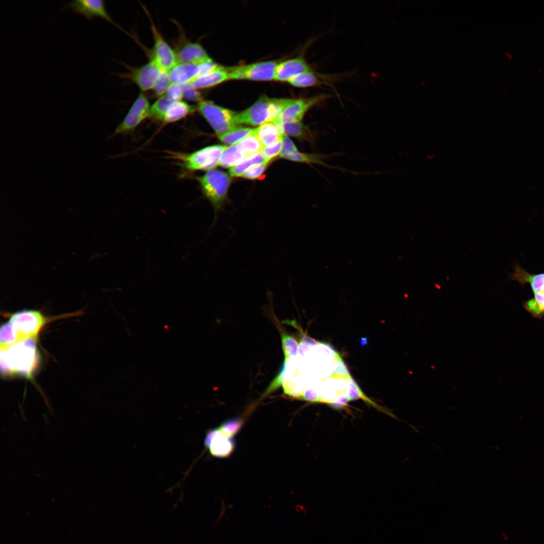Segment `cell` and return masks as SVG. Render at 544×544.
<instances>
[{
  "mask_svg": "<svg viewBox=\"0 0 544 544\" xmlns=\"http://www.w3.org/2000/svg\"><path fill=\"white\" fill-rule=\"evenodd\" d=\"M47 322L37 310H25L13 313L1 329V349L19 342L34 338Z\"/></svg>",
  "mask_w": 544,
  "mask_h": 544,
  "instance_id": "obj_1",
  "label": "cell"
},
{
  "mask_svg": "<svg viewBox=\"0 0 544 544\" xmlns=\"http://www.w3.org/2000/svg\"><path fill=\"white\" fill-rule=\"evenodd\" d=\"M35 339H28L1 349V370L4 374L32 375L37 362Z\"/></svg>",
  "mask_w": 544,
  "mask_h": 544,
  "instance_id": "obj_2",
  "label": "cell"
},
{
  "mask_svg": "<svg viewBox=\"0 0 544 544\" xmlns=\"http://www.w3.org/2000/svg\"><path fill=\"white\" fill-rule=\"evenodd\" d=\"M293 99L262 96L249 108L238 113L237 123L260 125L271 122L281 114Z\"/></svg>",
  "mask_w": 544,
  "mask_h": 544,
  "instance_id": "obj_3",
  "label": "cell"
},
{
  "mask_svg": "<svg viewBox=\"0 0 544 544\" xmlns=\"http://www.w3.org/2000/svg\"><path fill=\"white\" fill-rule=\"evenodd\" d=\"M231 177L223 171L212 169L196 177L203 194L215 210L212 226L216 222L219 212L223 210L227 201L228 191L232 181Z\"/></svg>",
  "mask_w": 544,
  "mask_h": 544,
  "instance_id": "obj_4",
  "label": "cell"
},
{
  "mask_svg": "<svg viewBox=\"0 0 544 544\" xmlns=\"http://www.w3.org/2000/svg\"><path fill=\"white\" fill-rule=\"evenodd\" d=\"M227 146L212 145L191 153L169 151L168 157L177 162L182 169L189 172L214 169L218 164L223 152Z\"/></svg>",
  "mask_w": 544,
  "mask_h": 544,
  "instance_id": "obj_5",
  "label": "cell"
},
{
  "mask_svg": "<svg viewBox=\"0 0 544 544\" xmlns=\"http://www.w3.org/2000/svg\"><path fill=\"white\" fill-rule=\"evenodd\" d=\"M197 109L218 135L238 126L237 122L238 113L235 111L205 100L198 103Z\"/></svg>",
  "mask_w": 544,
  "mask_h": 544,
  "instance_id": "obj_6",
  "label": "cell"
},
{
  "mask_svg": "<svg viewBox=\"0 0 544 544\" xmlns=\"http://www.w3.org/2000/svg\"><path fill=\"white\" fill-rule=\"evenodd\" d=\"M330 95L320 94L312 97L294 99L293 101L273 122L282 125L301 121L305 114L311 108L324 103ZM272 122V121H271Z\"/></svg>",
  "mask_w": 544,
  "mask_h": 544,
  "instance_id": "obj_7",
  "label": "cell"
},
{
  "mask_svg": "<svg viewBox=\"0 0 544 544\" xmlns=\"http://www.w3.org/2000/svg\"><path fill=\"white\" fill-rule=\"evenodd\" d=\"M144 9L150 22L151 30L154 40L151 58L153 59L162 71L168 72L177 64L175 50L168 44L157 28L148 11L145 8Z\"/></svg>",
  "mask_w": 544,
  "mask_h": 544,
  "instance_id": "obj_8",
  "label": "cell"
},
{
  "mask_svg": "<svg viewBox=\"0 0 544 544\" xmlns=\"http://www.w3.org/2000/svg\"><path fill=\"white\" fill-rule=\"evenodd\" d=\"M150 107L148 98L144 92H141L122 121L115 129L112 135L134 130L145 119L150 117Z\"/></svg>",
  "mask_w": 544,
  "mask_h": 544,
  "instance_id": "obj_9",
  "label": "cell"
},
{
  "mask_svg": "<svg viewBox=\"0 0 544 544\" xmlns=\"http://www.w3.org/2000/svg\"><path fill=\"white\" fill-rule=\"evenodd\" d=\"M219 64L211 58L199 63L177 64L168 72L171 83L182 85L216 69Z\"/></svg>",
  "mask_w": 544,
  "mask_h": 544,
  "instance_id": "obj_10",
  "label": "cell"
},
{
  "mask_svg": "<svg viewBox=\"0 0 544 544\" xmlns=\"http://www.w3.org/2000/svg\"><path fill=\"white\" fill-rule=\"evenodd\" d=\"M128 78L135 83L142 92L152 90L162 71L150 58L146 64L138 67H128Z\"/></svg>",
  "mask_w": 544,
  "mask_h": 544,
  "instance_id": "obj_11",
  "label": "cell"
},
{
  "mask_svg": "<svg viewBox=\"0 0 544 544\" xmlns=\"http://www.w3.org/2000/svg\"><path fill=\"white\" fill-rule=\"evenodd\" d=\"M174 50L177 64L199 63L210 58L200 44L190 41L182 34Z\"/></svg>",
  "mask_w": 544,
  "mask_h": 544,
  "instance_id": "obj_12",
  "label": "cell"
},
{
  "mask_svg": "<svg viewBox=\"0 0 544 544\" xmlns=\"http://www.w3.org/2000/svg\"><path fill=\"white\" fill-rule=\"evenodd\" d=\"M66 7L89 21L96 17L101 18L122 30L109 16L102 0H75L69 3Z\"/></svg>",
  "mask_w": 544,
  "mask_h": 544,
  "instance_id": "obj_13",
  "label": "cell"
},
{
  "mask_svg": "<svg viewBox=\"0 0 544 544\" xmlns=\"http://www.w3.org/2000/svg\"><path fill=\"white\" fill-rule=\"evenodd\" d=\"M204 445L212 456L221 458L229 456L235 447L232 438L225 435L218 428L207 432Z\"/></svg>",
  "mask_w": 544,
  "mask_h": 544,
  "instance_id": "obj_14",
  "label": "cell"
},
{
  "mask_svg": "<svg viewBox=\"0 0 544 544\" xmlns=\"http://www.w3.org/2000/svg\"><path fill=\"white\" fill-rule=\"evenodd\" d=\"M278 64L276 61H261L238 66L237 71L241 80L270 81L275 80Z\"/></svg>",
  "mask_w": 544,
  "mask_h": 544,
  "instance_id": "obj_15",
  "label": "cell"
},
{
  "mask_svg": "<svg viewBox=\"0 0 544 544\" xmlns=\"http://www.w3.org/2000/svg\"><path fill=\"white\" fill-rule=\"evenodd\" d=\"M312 70H313L302 56L296 57L278 64L275 80L289 82L297 76Z\"/></svg>",
  "mask_w": 544,
  "mask_h": 544,
  "instance_id": "obj_16",
  "label": "cell"
},
{
  "mask_svg": "<svg viewBox=\"0 0 544 544\" xmlns=\"http://www.w3.org/2000/svg\"><path fill=\"white\" fill-rule=\"evenodd\" d=\"M337 77L335 75L324 74L312 70L297 76L288 82L291 85L299 88L319 87L325 86L331 87L335 90L332 83Z\"/></svg>",
  "mask_w": 544,
  "mask_h": 544,
  "instance_id": "obj_17",
  "label": "cell"
},
{
  "mask_svg": "<svg viewBox=\"0 0 544 544\" xmlns=\"http://www.w3.org/2000/svg\"><path fill=\"white\" fill-rule=\"evenodd\" d=\"M229 80L228 69L218 65L216 69L195 79L190 83L195 89H203Z\"/></svg>",
  "mask_w": 544,
  "mask_h": 544,
  "instance_id": "obj_18",
  "label": "cell"
},
{
  "mask_svg": "<svg viewBox=\"0 0 544 544\" xmlns=\"http://www.w3.org/2000/svg\"><path fill=\"white\" fill-rule=\"evenodd\" d=\"M253 133L263 147L273 145L283 140L284 135L282 126L274 122L265 123L254 128Z\"/></svg>",
  "mask_w": 544,
  "mask_h": 544,
  "instance_id": "obj_19",
  "label": "cell"
},
{
  "mask_svg": "<svg viewBox=\"0 0 544 544\" xmlns=\"http://www.w3.org/2000/svg\"><path fill=\"white\" fill-rule=\"evenodd\" d=\"M338 155H339V154L336 153L331 154L305 153L300 152L298 150L297 152L285 156L283 158L294 162L304 163L310 164H316L330 169L331 168L333 169H337L343 172H346L347 170L346 169H344L342 168L337 166H331L325 162L326 160L330 158L331 157Z\"/></svg>",
  "mask_w": 544,
  "mask_h": 544,
  "instance_id": "obj_20",
  "label": "cell"
},
{
  "mask_svg": "<svg viewBox=\"0 0 544 544\" xmlns=\"http://www.w3.org/2000/svg\"><path fill=\"white\" fill-rule=\"evenodd\" d=\"M281 125L284 135L293 137L314 146L317 133L301 121L288 123Z\"/></svg>",
  "mask_w": 544,
  "mask_h": 544,
  "instance_id": "obj_21",
  "label": "cell"
},
{
  "mask_svg": "<svg viewBox=\"0 0 544 544\" xmlns=\"http://www.w3.org/2000/svg\"><path fill=\"white\" fill-rule=\"evenodd\" d=\"M511 278L523 285L528 284L534 294L544 292V273L532 275L516 265Z\"/></svg>",
  "mask_w": 544,
  "mask_h": 544,
  "instance_id": "obj_22",
  "label": "cell"
},
{
  "mask_svg": "<svg viewBox=\"0 0 544 544\" xmlns=\"http://www.w3.org/2000/svg\"><path fill=\"white\" fill-rule=\"evenodd\" d=\"M196 109L195 106L182 100L173 102L169 106L163 122L170 123L178 121L194 113Z\"/></svg>",
  "mask_w": 544,
  "mask_h": 544,
  "instance_id": "obj_23",
  "label": "cell"
},
{
  "mask_svg": "<svg viewBox=\"0 0 544 544\" xmlns=\"http://www.w3.org/2000/svg\"><path fill=\"white\" fill-rule=\"evenodd\" d=\"M235 144L227 147L220 157L218 165L224 168H232L248 157Z\"/></svg>",
  "mask_w": 544,
  "mask_h": 544,
  "instance_id": "obj_24",
  "label": "cell"
},
{
  "mask_svg": "<svg viewBox=\"0 0 544 544\" xmlns=\"http://www.w3.org/2000/svg\"><path fill=\"white\" fill-rule=\"evenodd\" d=\"M266 162H269L265 159L260 153H258L245 158L231 168L229 174L231 177H242L244 173L251 167Z\"/></svg>",
  "mask_w": 544,
  "mask_h": 544,
  "instance_id": "obj_25",
  "label": "cell"
},
{
  "mask_svg": "<svg viewBox=\"0 0 544 544\" xmlns=\"http://www.w3.org/2000/svg\"><path fill=\"white\" fill-rule=\"evenodd\" d=\"M254 128L237 126L226 133L218 135V137L222 142L231 146L238 143L251 134Z\"/></svg>",
  "mask_w": 544,
  "mask_h": 544,
  "instance_id": "obj_26",
  "label": "cell"
},
{
  "mask_svg": "<svg viewBox=\"0 0 544 544\" xmlns=\"http://www.w3.org/2000/svg\"><path fill=\"white\" fill-rule=\"evenodd\" d=\"M235 145L248 156L260 153L263 147L253 132Z\"/></svg>",
  "mask_w": 544,
  "mask_h": 544,
  "instance_id": "obj_27",
  "label": "cell"
},
{
  "mask_svg": "<svg viewBox=\"0 0 544 544\" xmlns=\"http://www.w3.org/2000/svg\"><path fill=\"white\" fill-rule=\"evenodd\" d=\"M526 310L536 317L544 314V292L534 294V297L524 303Z\"/></svg>",
  "mask_w": 544,
  "mask_h": 544,
  "instance_id": "obj_28",
  "label": "cell"
},
{
  "mask_svg": "<svg viewBox=\"0 0 544 544\" xmlns=\"http://www.w3.org/2000/svg\"><path fill=\"white\" fill-rule=\"evenodd\" d=\"M172 102L165 95L158 98L150 107V117L163 121L167 109Z\"/></svg>",
  "mask_w": 544,
  "mask_h": 544,
  "instance_id": "obj_29",
  "label": "cell"
},
{
  "mask_svg": "<svg viewBox=\"0 0 544 544\" xmlns=\"http://www.w3.org/2000/svg\"><path fill=\"white\" fill-rule=\"evenodd\" d=\"M282 349L285 358L295 357L297 355L299 344L298 342L290 334L282 333Z\"/></svg>",
  "mask_w": 544,
  "mask_h": 544,
  "instance_id": "obj_30",
  "label": "cell"
},
{
  "mask_svg": "<svg viewBox=\"0 0 544 544\" xmlns=\"http://www.w3.org/2000/svg\"><path fill=\"white\" fill-rule=\"evenodd\" d=\"M347 394L349 400L361 398L371 405H375L363 393L353 378L349 376L347 380Z\"/></svg>",
  "mask_w": 544,
  "mask_h": 544,
  "instance_id": "obj_31",
  "label": "cell"
},
{
  "mask_svg": "<svg viewBox=\"0 0 544 544\" xmlns=\"http://www.w3.org/2000/svg\"><path fill=\"white\" fill-rule=\"evenodd\" d=\"M171 84L168 72L162 71L152 90L155 96L159 98L165 95Z\"/></svg>",
  "mask_w": 544,
  "mask_h": 544,
  "instance_id": "obj_32",
  "label": "cell"
},
{
  "mask_svg": "<svg viewBox=\"0 0 544 544\" xmlns=\"http://www.w3.org/2000/svg\"><path fill=\"white\" fill-rule=\"evenodd\" d=\"M242 423L241 419L233 418L226 421L218 428L225 435L232 438L239 431Z\"/></svg>",
  "mask_w": 544,
  "mask_h": 544,
  "instance_id": "obj_33",
  "label": "cell"
},
{
  "mask_svg": "<svg viewBox=\"0 0 544 544\" xmlns=\"http://www.w3.org/2000/svg\"><path fill=\"white\" fill-rule=\"evenodd\" d=\"M282 144L283 140L279 141L273 145L263 147L260 153L266 161L270 162L274 158L280 155Z\"/></svg>",
  "mask_w": 544,
  "mask_h": 544,
  "instance_id": "obj_34",
  "label": "cell"
},
{
  "mask_svg": "<svg viewBox=\"0 0 544 544\" xmlns=\"http://www.w3.org/2000/svg\"><path fill=\"white\" fill-rule=\"evenodd\" d=\"M183 93V98L186 100L199 103L203 100L201 94L198 90L194 88L191 83L181 85Z\"/></svg>",
  "mask_w": 544,
  "mask_h": 544,
  "instance_id": "obj_35",
  "label": "cell"
},
{
  "mask_svg": "<svg viewBox=\"0 0 544 544\" xmlns=\"http://www.w3.org/2000/svg\"><path fill=\"white\" fill-rule=\"evenodd\" d=\"M269 163L266 162L254 166L247 170L242 177L249 179H257L264 173Z\"/></svg>",
  "mask_w": 544,
  "mask_h": 544,
  "instance_id": "obj_36",
  "label": "cell"
},
{
  "mask_svg": "<svg viewBox=\"0 0 544 544\" xmlns=\"http://www.w3.org/2000/svg\"><path fill=\"white\" fill-rule=\"evenodd\" d=\"M166 96L171 101H180L183 98V90L181 85L171 83L168 88Z\"/></svg>",
  "mask_w": 544,
  "mask_h": 544,
  "instance_id": "obj_37",
  "label": "cell"
},
{
  "mask_svg": "<svg viewBox=\"0 0 544 544\" xmlns=\"http://www.w3.org/2000/svg\"><path fill=\"white\" fill-rule=\"evenodd\" d=\"M298 151V149L292 140L287 136L284 137L280 157L283 158L285 156Z\"/></svg>",
  "mask_w": 544,
  "mask_h": 544,
  "instance_id": "obj_38",
  "label": "cell"
}]
</instances>
